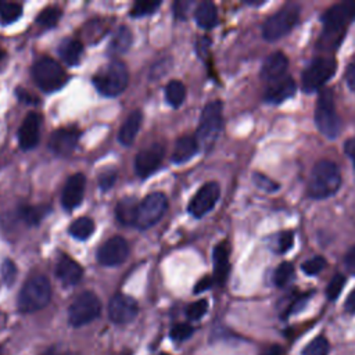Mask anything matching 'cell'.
<instances>
[{"label":"cell","instance_id":"6da1fadb","mask_svg":"<svg viewBox=\"0 0 355 355\" xmlns=\"http://www.w3.org/2000/svg\"><path fill=\"white\" fill-rule=\"evenodd\" d=\"M355 18V1H343L330 7L322 21L323 31L318 40V49L323 51L334 50L343 40L347 26Z\"/></svg>","mask_w":355,"mask_h":355},{"label":"cell","instance_id":"7a4b0ae2","mask_svg":"<svg viewBox=\"0 0 355 355\" xmlns=\"http://www.w3.org/2000/svg\"><path fill=\"white\" fill-rule=\"evenodd\" d=\"M341 184L338 166L330 159L318 161L309 175L308 193L313 198H326L333 196Z\"/></svg>","mask_w":355,"mask_h":355},{"label":"cell","instance_id":"3957f363","mask_svg":"<svg viewBox=\"0 0 355 355\" xmlns=\"http://www.w3.org/2000/svg\"><path fill=\"white\" fill-rule=\"evenodd\" d=\"M51 300V286L46 276L36 275L28 279L18 295V309L22 313L36 312Z\"/></svg>","mask_w":355,"mask_h":355},{"label":"cell","instance_id":"277c9868","mask_svg":"<svg viewBox=\"0 0 355 355\" xmlns=\"http://www.w3.org/2000/svg\"><path fill=\"white\" fill-rule=\"evenodd\" d=\"M129 75L126 65L119 60L110 61L105 67H103L94 76L93 83L96 89L104 96H118L128 86Z\"/></svg>","mask_w":355,"mask_h":355},{"label":"cell","instance_id":"5b68a950","mask_svg":"<svg viewBox=\"0 0 355 355\" xmlns=\"http://www.w3.org/2000/svg\"><path fill=\"white\" fill-rule=\"evenodd\" d=\"M222 129V103L219 100L208 103L200 116V123L196 132L198 147L208 150L212 147Z\"/></svg>","mask_w":355,"mask_h":355},{"label":"cell","instance_id":"8992f818","mask_svg":"<svg viewBox=\"0 0 355 355\" xmlns=\"http://www.w3.org/2000/svg\"><path fill=\"white\" fill-rule=\"evenodd\" d=\"M315 123L322 135L329 139L337 137L341 129V121L336 111L334 97L331 90L324 89L318 97L315 107Z\"/></svg>","mask_w":355,"mask_h":355},{"label":"cell","instance_id":"52a82bcc","mask_svg":"<svg viewBox=\"0 0 355 355\" xmlns=\"http://www.w3.org/2000/svg\"><path fill=\"white\" fill-rule=\"evenodd\" d=\"M32 76L36 85L44 92H55L68 82L65 69L50 57H42L33 64Z\"/></svg>","mask_w":355,"mask_h":355},{"label":"cell","instance_id":"ba28073f","mask_svg":"<svg viewBox=\"0 0 355 355\" xmlns=\"http://www.w3.org/2000/svg\"><path fill=\"white\" fill-rule=\"evenodd\" d=\"M300 17V7L297 4H287L277 12L265 19L262 25V33L266 40H277L287 35Z\"/></svg>","mask_w":355,"mask_h":355},{"label":"cell","instance_id":"9c48e42d","mask_svg":"<svg viewBox=\"0 0 355 355\" xmlns=\"http://www.w3.org/2000/svg\"><path fill=\"white\" fill-rule=\"evenodd\" d=\"M337 69V61L333 57H318L315 58L302 72L301 85L306 93L319 90Z\"/></svg>","mask_w":355,"mask_h":355},{"label":"cell","instance_id":"30bf717a","mask_svg":"<svg viewBox=\"0 0 355 355\" xmlns=\"http://www.w3.org/2000/svg\"><path fill=\"white\" fill-rule=\"evenodd\" d=\"M101 312V304L97 295L92 291L79 294L68 309V322L73 327H80L98 318Z\"/></svg>","mask_w":355,"mask_h":355},{"label":"cell","instance_id":"8fae6325","mask_svg":"<svg viewBox=\"0 0 355 355\" xmlns=\"http://www.w3.org/2000/svg\"><path fill=\"white\" fill-rule=\"evenodd\" d=\"M168 208V200L162 193H151L141 202L137 204L135 226L140 229H148L154 226L165 214Z\"/></svg>","mask_w":355,"mask_h":355},{"label":"cell","instance_id":"7c38bea8","mask_svg":"<svg viewBox=\"0 0 355 355\" xmlns=\"http://www.w3.org/2000/svg\"><path fill=\"white\" fill-rule=\"evenodd\" d=\"M220 196V189L216 182H208L200 187L196 196L191 198L189 204V212L196 216L201 218L208 214L216 204Z\"/></svg>","mask_w":355,"mask_h":355},{"label":"cell","instance_id":"4fadbf2b","mask_svg":"<svg viewBox=\"0 0 355 355\" xmlns=\"http://www.w3.org/2000/svg\"><path fill=\"white\" fill-rule=\"evenodd\" d=\"M129 255L128 241L121 236H114L104 241L98 251L97 259L104 266H116L122 263Z\"/></svg>","mask_w":355,"mask_h":355},{"label":"cell","instance_id":"5bb4252c","mask_svg":"<svg viewBox=\"0 0 355 355\" xmlns=\"http://www.w3.org/2000/svg\"><path fill=\"white\" fill-rule=\"evenodd\" d=\"M164 154H165V148L159 143L151 144L150 147H146L144 150L139 151L135 159L136 173L140 178H147L148 175H151L154 171L158 169L164 158Z\"/></svg>","mask_w":355,"mask_h":355},{"label":"cell","instance_id":"9a60e30c","mask_svg":"<svg viewBox=\"0 0 355 355\" xmlns=\"http://www.w3.org/2000/svg\"><path fill=\"white\" fill-rule=\"evenodd\" d=\"M139 312L137 302L125 294H115L108 304L110 319L115 323L123 324L136 318Z\"/></svg>","mask_w":355,"mask_h":355},{"label":"cell","instance_id":"2e32d148","mask_svg":"<svg viewBox=\"0 0 355 355\" xmlns=\"http://www.w3.org/2000/svg\"><path fill=\"white\" fill-rule=\"evenodd\" d=\"M79 137H80V130L76 129L75 126L60 128L53 132L49 140V147L54 154L65 157V155H69L76 148Z\"/></svg>","mask_w":355,"mask_h":355},{"label":"cell","instance_id":"e0dca14e","mask_svg":"<svg viewBox=\"0 0 355 355\" xmlns=\"http://www.w3.org/2000/svg\"><path fill=\"white\" fill-rule=\"evenodd\" d=\"M86 189V178L83 173H75L68 178L62 194H61V204L65 209L76 208L85 196Z\"/></svg>","mask_w":355,"mask_h":355},{"label":"cell","instance_id":"ac0fdd59","mask_svg":"<svg viewBox=\"0 0 355 355\" xmlns=\"http://www.w3.org/2000/svg\"><path fill=\"white\" fill-rule=\"evenodd\" d=\"M42 116L37 112H29L18 130V143L22 150L33 148L39 141Z\"/></svg>","mask_w":355,"mask_h":355},{"label":"cell","instance_id":"d6986e66","mask_svg":"<svg viewBox=\"0 0 355 355\" xmlns=\"http://www.w3.org/2000/svg\"><path fill=\"white\" fill-rule=\"evenodd\" d=\"M297 90V85L294 82V79L291 76H282L273 82H269L263 98L266 103H272V104H280L284 100L290 98L294 96Z\"/></svg>","mask_w":355,"mask_h":355},{"label":"cell","instance_id":"ffe728a7","mask_svg":"<svg viewBox=\"0 0 355 355\" xmlns=\"http://www.w3.org/2000/svg\"><path fill=\"white\" fill-rule=\"evenodd\" d=\"M55 275L64 284L73 286L80 282L83 270H82V266L75 259L64 254L57 261Z\"/></svg>","mask_w":355,"mask_h":355},{"label":"cell","instance_id":"44dd1931","mask_svg":"<svg viewBox=\"0 0 355 355\" xmlns=\"http://www.w3.org/2000/svg\"><path fill=\"white\" fill-rule=\"evenodd\" d=\"M288 65V60L282 51L272 53L263 62L261 68V78L268 82H273L282 76H284Z\"/></svg>","mask_w":355,"mask_h":355},{"label":"cell","instance_id":"7402d4cb","mask_svg":"<svg viewBox=\"0 0 355 355\" xmlns=\"http://www.w3.org/2000/svg\"><path fill=\"white\" fill-rule=\"evenodd\" d=\"M214 279L218 284H223L229 275V244L226 241L219 243L214 248Z\"/></svg>","mask_w":355,"mask_h":355},{"label":"cell","instance_id":"603a6c76","mask_svg":"<svg viewBox=\"0 0 355 355\" xmlns=\"http://www.w3.org/2000/svg\"><path fill=\"white\" fill-rule=\"evenodd\" d=\"M141 121H143L141 111L135 110L133 112L129 114V116L125 119L118 133V140L121 141V144L130 146L135 141L136 135L141 126Z\"/></svg>","mask_w":355,"mask_h":355},{"label":"cell","instance_id":"cb8c5ba5","mask_svg":"<svg viewBox=\"0 0 355 355\" xmlns=\"http://www.w3.org/2000/svg\"><path fill=\"white\" fill-rule=\"evenodd\" d=\"M198 151V144L196 137L193 136H182L176 140L173 151H172V161L176 164H182L193 158Z\"/></svg>","mask_w":355,"mask_h":355},{"label":"cell","instance_id":"d4e9b609","mask_svg":"<svg viewBox=\"0 0 355 355\" xmlns=\"http://www.w3.org/2000/svg\"><path fill=\"white\" fill-rule=\"evenodd\" d=\"M194 18L198 26L204 29H211L218 24V11L214 3L202 1L197 6L194 11Z\"/></svg>","mask_w":355,"mask_h":355},{"label":"cell","instance_id":"484cf974","mask_svg":"<svg viewBox=\"0 0 355 355\" xmlns=\"http://www.w3.org/2000/svg\"><path fill=\"white\" fill-rule=\"evenodd\" d=\"M82 50H83L82 42H79L76 39H72V37H68V39H64L60 43L58 54L61 55V58L68 65H76L79 62V60H80Z\"/></svg>","mask_w":355,"mask_h":355},{"label":"cell","instance_id":"4316f807","mask_svg":"<svg viewBox=\"0 0 355 355\" xmlns=\"http://www.w3.org/2000/svg\"><path fill=\"white\" fill-rule=\"evenodd\" d=\"M132 32H130V29L129 28H126V26H119L118 29H116V32L114 33V36H112V39H111V42H110V47H108V51L111 53V54H122V53H125L129 47H130V44H132Z\"/></svg>","mask_w":355,"mask_h":355},{"label":"cell","instance_id":"83f0119b","mask_svg":"<svg viewBox=\"0 0 355 355\" xmlns=\"http://www.w3.org/2000/svg\"><path fill=\"white\" fill-rule=\"evenodd\" d=\"M137 204L133 198H123L115 208V216L122 225H135Z\"/></svg>","mask_w":355,"mask_h":355},{"label":"cell","instance_id":"f1b7e54d","mask_svg":"<svg viewBox=\"0 0 355 355\" xmlns=\"http://www.w3.org/2000/svg\"><path fill=\"white\" fill-rule=\"evenodd\" d=\"M50 212L47 205H24L19 208L21 219L28 225H37Z\"/></svg>","mask_w":355,"mask_h":355},{"label":"cell","instance_id":"f546056e","mask_svg":"<svg viewBox=\"0 0 355 355\" xmlns=\"http://www.w3.org/2000/svg\"><path fill=\"white\" fill-rule=\"evenodd\" d=\"M165 97L172 107H179L186 98V87L180 80H171L165 87Z\"/></svg>","mask_w":355,"mask_h":355},{"label":"cell","instance_id":"4dcf8cb0","mask_svg":"<svg viewBox=\"0 0 355 355\" xmlns=\"http://www.w3.org/2000/svg\"><path fill=\"white\" fill-rule=\"evenodd\" d=\"M94 230V222L90 218H78L69 226V234L78 240H86L92 236Z\"/></svg>","mask_w":355,"mask_h":355},{"label":"cell","instance_id":"1f68e13d","mask_svg":"<svg viewBox=\"0 0 355 355\" xmlns=\"http://www.w3.org/2000/svg\"><path fill=\"white\" fill-rule=\"evenodd\" d=\"M22 14V6L12 1H0V18L3 22L10 24L18 19Z\"/></svg>","mask_w":355,"mask_h":355},{"label":"cell","instance_id":"d6a6232c","mask_svg":"<svg viewBox=\"0 0 355 355\" xmlns=\"http://www.w3.org/2000/svg\"><path fill=\"white\" fill-rule=\"evenodd\" d=\"M294 276V266L291 262H282L275 273H273V283L277 287H284L286 284H288V282L293 279Z\"/></svg>","mask_w":355,"mask_h":355},{"label":"cell","instance_id":"836d02e7","mask_svg":"<svg viewBox=\"0 0 355 355\" xmlns=\"http://www.w3.org/2000/svg\"><path fill=\"white\" fill-rule=\"evenodd\" d=\"M327 352L329 341L324 337L318 336L302 349L301 355H327Z\"/></svg>","mask_w":355,"mask_h":355},{"label":"cell","instance_id":"e575fe53","mask_svg":"<svg viewBox=\"0 0 355 355\" xmlns=\"http://www.w3.org/2000/svg\"><path fill=\"white\" fill-rule=\"evenodd\" d=\"M61 17V11L57 7H46L36 18L37 24L44 28H51L57 24V21Z\"/></svg>","mask_w":355,"mask_h":355},{"label":"cell","instance_id":"d590c367","mask_svg":"<svg viewBox=\"0 0 355 355\" xmlns=\"http://www.w3.org/2000/svg\"><path fill=\"white\" fill-rule=\"evenodd\" d=\"M159 1H136L130 10V15L137 18L153 14L159 7Z\"/></svg>","mask_w":355,"mask_h":355},{"label":"cell","instance_id":"8d00e7d4","mask_svg":"<svg viewBox=\"0 0 355 355\" xmlns=\"http://www.w3.org/2000/svg\"><path fill=\"white\" fill-rule=\"evenodd\" d=\"M324 266H326V259H324L323 257H320V255H316V257H313V258L305 261V262L301 265L302 270H304L306 275H309V276L318 275L319 272H322V270L324 269Z\"/></svg>","mask_w":355,"mask_h":355},{"label":"cell","instance_id":"74e56055","mask_svg":"<svg viewBox=\"0 0 355 355\" xmlns=\"http://www.w3.org/2000/svg\"><path fill=\"white\" fill-rule=\"evenodd\" d=\"M344 284H345V277H344V275H341V273L334 275L333 279L330 280L327 288H326V295H327V298H329V300H336V298L340 295V293H341Z\"/></svg>","mask_w":355,"mask_h":355},{"label":"cell","instance_id":"f35d334b","mask_svg":"<svg viewBox=\"0 0 355 355\" xmlns=\"http://www.w3.org/2000/svg\"><path fill=\"white\" fill-rule=\"evenodd\" d=\"M293 243H294V233L291 230H284L275 237V244H276L275 250L277 252H286L291 248Z\"/></svg>","mask_w":355,"mask_h":355},{"label":"cell","instance_id":"ab89813d","mask_svg":"<svg viewBox=\"0 0 355 355\" xmlns=\"http://www.w3.org/2000/svg\"><path fill=\"white\" fill-rule=\"evenodd\" d=\"M208 309V301L207 300H198L193 304H190L186 309V315L190 320H198L200 318H202V315L207 312Z\"/></svg>","mask_w":355,"mask_h":355},{"label":"cell","instance_id":"60d3db41","mask_svg":"<svg viewBox=\"0 0 355 355\" xmlns=\"http://www.w3.org/2000/svg\"><path fill=\"white\" fill-rule=\"evenodd\" d=\"M1 276L7 286H11L15 276H17V268L15 263L11 259H4L1 263Z\"/></svg>","mask_w":355,"mask_h":355},{"label":"cell","instance_id":"b9f144b4","mask_svg":"<svg viewBox=\"0 0 355 355\" xmlns=\"http://www.w3.org/2000/svg\"><path fill=\"white\" fill-rule=\"evenodd\" d=\"M169 334L176 341L186 340V338H189L193 334V327L190 324H186V323H178V324H175L171 329Z\"/></svg>","mask_w":355,"mask_h":355},{"label":"cell","instance_id":"7bdbcfd3","mask_svg":"<svg viewBox=\"0 0 355 355\" xmlns=\"http://www.w3.org/2000/svg\"><path fill=\"white\" fill-rule=\"evenodd\" d=\"M252 178H254L255 184H257L259 189H262V190L275 191V190L279 189V184H277L276 182H273L272 179H269L268 176H265V175H261V173L257 172V173L252 175Z\"/></svg>","mask_w":355,"mask_h":355},{"label":"cell","instance_id":"ee69618b","mask_svg":"<svg viewBox=\"0 0 355 355\" xmlns=\"http://www.w3.org/2000/svg\"><path fill=\"white\" fill-rule=\"evenodd\" d=\"M116 180V172L114 169H108V171H104L100 178H98V186L101 190H110L114 183Z\"/></svg>","mask_w":355,"mask_h":355},{"label":"cell","instance_id":"f6af8a7d","mask_svg":"<svg viewBox=\"0 0 355 355\" xmlns=\"http://www.w3.org/2000/svg\"><path fill=\"white\" fill-rule=\"evenodd\" d=\"M191 6L190 1H176L173 4V14L176 18H186L189 7Z\"/></svg>","mask_w":355,"mask_h":355},{"label":"cell","instance_id":"bcb514c9","mask_svg":"<svg viewBox=\"0 0 355 355\" xmlns=\"http://www.w3.org/2000/svg\"><path fill=\"white\" fill-rule=\"evenodd\" d=\"M345 79L352 92H355V58L348 64L347 72H345Z\"/></svg>","mask_w":355,"mask_h":355},{"label":"cell","instance_id":"7dc6e473","mask_svg":"<svg viewBox=\"0 0 355 355\" xmlns=\"http://www.w3.org/2000/svg\"><path fill=\"white\" fill-rule=\"evenodd\" d=\"M344 262H345L347 269H348L351 273L355 275V245L348 250V252L345 254Z\"/></svg>","mask_w":355,"mask_h":355},{"label":"cell","instance_id":"c3c4849f","mask_svg":"<svg viewBox=\"0 0 355 355\" xmlns=\"http://www.w3.org/2000/svg\"><path fill=\"white\" fill-rule=\"evenodd\" d=\"M212 286V279L209 276H204L202 279L198 280V283L196 284L194 287V293H201V291H205L208 290L209 287Z\"/></svg>","mask_w":355,"mask_h":355},{"label":"cell","instance_id":"681fc988","mask_svg":"<svg viewBox=\"0 0 355 355\" xmlns=\"http://www.w3.org/2000/svg\"><path fill=\"white\" fill-rule=\"evenodd\" d=\"M344 151H345V154L351 158V161H352V164H354V166H355V137L345 141V144H344Z\"/></svg>","mask_w":355,"mask_h":355},{"label":"cell","instance_id":"f907efd6","mask_svg":"<svg viewBox=\"0 0 355 355\" xmlns=\"http://www.w3.org/2000/svg\"><path fill=\"white\" fill-rule=\"evenodd\" d=\"M344 308L348 313H355V288L348 294V297L345 300V304H344Z\"/></svg>","mask_w":355,"mask_h":355},{"label":"cell","instance_id":"816d5d0a","mask_svg":"<svg viewBox=\"0 0 355 355\" xmlns=\"http://www.w3.org/2000/svg\"><path fill=\"white\" fill-rule=\"evenodd\" d=\"M17 94H18V97H19L21 101H25V103H29V104H36V103H37V98H36L35 96L26 93V92L22 90V89H18V90H17Z\"/></svg>","mask_w":355,"mask_h":355},{"label":"cell","instance_id":"f5cc1de1","mask_svg":"<svg viewBox=\"0 0 355 355\" xmlns=\"http://www.w3.org/2000/svg\"><path fill=\"white\" fill-rule=\"evenodd\" d=\"M262 355H280V348L279 347H272L268 351H265Z\"/></svg>","mask_w":355,"mask_h":355},{"label":"cell","instance_id":"db71d44e","mask_svg":"<svg viewBox=\"0 0 355 355\" xmlns=\"http://www.w3.org/2000/svg\"><path fill=\"white\" fill-rule=\"evenodd\" d=\"M4 55H6V54H4V50L0 47V61L4 58Z\"/></svg>","mask_w":355,"mask_h":355},{"label":"cell","instance_id":"11a10c76","mask_svg":"<svg viewBox=\"0 0 355 355\" xmlns=\"http://www.w3.org/2000/svg\"><path fill=\"white\" fill-rule=\"evenodd\" d=\"M46 355H65V354H57V352H47Z\"/></svg>","mask_w":355,"mask_h":355},{"label":"cell","instance_id":"9f6ffc18","mask_svg":"<svg viewBox=\"0 0 355 355\" xmlns=\"http://www.w3.org/2000/svg\"><path fill=\"white\" fill-rule=\"evenodd\" d=\"M162 355H168V354H162Z\"/></svg>","mask_w":355,"mask_h":355}]
</instances>
